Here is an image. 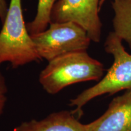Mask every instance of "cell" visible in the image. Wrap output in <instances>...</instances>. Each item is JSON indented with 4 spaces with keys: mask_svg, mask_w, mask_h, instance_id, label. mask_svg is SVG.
I'll list each match as a JSON object with an SVG mask.
<instances>
[{
    "mask_svg": "<svg viewBox=\"0 0 131 131\" xmlns=\"http://www.w3.org/2000/svg\"><path fill=\"white\" fill-rule=\"evenodd\" d=\"M58 0H38L37 12L34 19L27 24V28L30 35L41 32L51 22L50 14L53 5Z\"/></svg>",
    "mask_w": 131,
    "mask_h": 131,
    "instance_id": "obj_9",
    "label": "cell"
},
{
    "mask_svg": "<svg viewBox=\"0 0 131 131\" xmlns=\"http://www.w3.org/2000/svg\"><path fill=\"white\" fill-rule=\"evenodd\" d=\"M41 72L39 81L49 94H58L75 83L98 81L104 73L103 64L86 51L70 52L48 61Z\"/></svg>",
    "mask_w": 131,
    "mask_h": 131,
    "instance_id": "obj_1",
    "label": "cell"
},
{
    "mask_svg": "<svg viewBox=\"0 0 131 131\" xmlns=\"http://www.w3.org/2000/svg\"><path fill=\"white\" fill-rule=\"evenodd\" d=\"M86 131H131V89L114 98L107 111L85 124Z\"/></svg>",
    "mask_w": 131,
    "mask_h": 131,
    "instance_id": "obj_6",
    "label": "cell"
},
{
    "mask_svg": "<svg viewBox=\"0 0 131 131\" xmlns=\"http://www.w3.org/2000/svg\"><path fill=\"white\" fill-rule=\"evenodd\" d=\"M0 32V64L17 68L41 60L24 22L21 0H10Z\"/></svg>",
    "mask_w": 131,
    "mask_h": 131,
    "instance_id": "obj_2",
    "label": "cell"
},
{
    "mask_svg": "<svg viewBox=\"0 0 131 131\" xmlns=\"http://www.w3.org/2000/svg\"><path fill=\"white\" fill-rule=\"evenodd\" d=\"M8 7L6 0H0V19L2 23L6 18L8 11Z\"/></svg>",
    "mask_w": 131,
    "mask_h": 131,
    "instance_id": "obj_11",
    "label": "cell"
},
{
    "mask_svg": "<svg viewBox=\"0 0 131 131\" xmlns=\"http://www.w3.org/2000/svg\"><path fill=\"white\" fill-rule=\"evenodd\" d=\"M7 86L4 75L0 71V116L1 115L7 100Z\"/></svg>",
    "mask_w": 131,
    "mask_h": 131,
    "instance_id": "obj_10",
    "label": "cell"
},
{
    "mask_svg": "<svg viewBox=\"0 0 131 131\" xmlns=\"http://www.w3.org/2000/svg\"><path fill=\"white\" fill-rule=\"evenodd\" d=\"M113 32L131 49V0H114Z\"/></svg>",
    "mask_w": 131,
    "mask_h": 131,
    "instance_id": "obj_8",
    "label": "cell"
},
{
    "mask_svg": "<svg viewBox=\"0 0 131 131\" xmlns=\"http://www.w3.org/2000/svg\"><path fill=\"white\" fill-rule=\"evenodd\" d=\"M122 41L114 32L109 33L104 42V49L113 55L114 63L97 84L70 100V105L75 107V114L81 115L82 107L95 98L131 89V55L125 50Z\"/></svg>",
    "mask_w": 131,
    "mask_h": 131,
    "instance_id": "obj_3",
    "label": "cell"
},
{
    "mask_svg": "<svg viewBox=\"0 0 131 131\" xmlns=\"http://www.w3.org/2000/svg\"><path fill=\"white\" fill-rule=\"evenodd\" d=\"M106 1V0H100V4H99V9H100V10L101 7H102V6L103 5V4H104V3H105Z\"/></svg>",
    "mask_w": 131,
    "mask_h": 131,
    "instance_id": "obj_12",
    "label": "cell"
},
{
    "mask_svg": "<svg viewBox=\"0 0 131 131\" xmlns=\"http://www.w3.org/2000/svg\"><path fill=\"white\" fill-rule=\"evenodd\" d=\"M100 0H58L52 7L51 22H73L83 27L92 41L101 40L102 23L100 18Z\"/></svg>",
    "mask_w": 131,
    "mask_h": 131,
    "instance_id": "obj_5",
    "label": "cell"
},
{
    "mask_svg": "<svg viewBox=\"0 0 131 131\" xmlns=\"http://www.w3.org/2000/svg\"><path fill=\"white\" fill-rule=\"evenodd\" d=\"M30 35L39 56L48 61L70 52L86 51L92 41L86 31L73 22H50L49 28Z\"/></svg>",
    "mask_w": 131,
    "mask_h": 131,
    "instance_id": "obj_4",
    "label": "cell"
},
{
    "mask_svg": "<svg viewBox=\"0 0 131 131\" xmlns=\"http://www.w3.org/2000/svg\"><path fill=\"white\" fill-rule=\"evenodd\" d=\"M15 131H86V129L73 113L63 111L52 113L40 120L23 122Z\"/></svg>",
    "mask_w": 131,
    "mask_h": 131,
    "instance_id": "obj_7",
    "label": "cell"
}]
</instances>
